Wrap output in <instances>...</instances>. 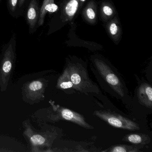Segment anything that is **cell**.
Segmentation results:
<instances>
[{
    "mask_svg": "<svg viewBox=\"0 0 152 152\" xmlns=\"http://www.w3.org/2000/svg\"><path fill=\"white\" fill-rule=\"evenodd\" d=\"M40 8L39 0H30L25 10L24 14L30 34H34L39 28L38 22L40 14Z\"/></svg>",
    "mask_w": 152,
    "mask_h": 152,
    "instance_id": "9",
    "label": "cell"
},
{
    "mask_svg": "<svg viewBox=\"0 0 152 152\" xmlns=\"http://www.w3.org/2000/svg\"><path fill=\"white\" fill-rule=\"evenodd\" d=\"M16 36L13 34L9 41L2 47L0 56V88L5 91L13 72L15 63L16 54Z\"/></svg>",
    "mask_w": 152,
    "mask_h": 152,
    "instance_id": "2",
    "label": "cell"
},
{
    "mask_svg": "<svg viewBox=\"0 0 152 152\" xmlns=\"http://www.w3.org/2000/svg\"><path fill=\"white\" fill-rule=\"evenodd\" d=\"M106 31L108 36L115 44H118L121 39L122 28L118 14L105 24Z\"/></svg>",
    "mask_w": 152,
    "mask_h": 152,
    "instance_id": "10",
    "label": "cell"
},
{
    "mask_svg": "<svg viewBox=\"0 0 152 152\" xmlns=\"http://www.w3.org/2000/svg\"><path fill=\"white\" fill-rule=\"evenodd\" d=\"M123 140L136 145H145L150 142V138L145 134H130L126 135L123 139Z\"/></svg>",
    "mask_w": 152,
    "mask_h": 152,
    "instance_id": "16",
    "label": "cell"
},
{
    "mask_svg": "<svg viewBox=\"0 0 152 152\" xmlns=\"http://www.w3.org/2000/svg\"><path fill=\"white\" fill-rule=\"evenodd\" d=\"M75 90L82 93L99 94L100 91L90 78L86 67L80 62L69 60L66 66Z\"/></svg>",
    "mask_w": 152,
    "mask_h": 152,
    "instance_id": "3",
    "label": "cell"
},
{
    "mask_svg": "<svg viewBox=\"0 0 152 152\" xmlns=\"http://www.w3.org/2000/svg\"><path fill=\"white\" fill-rule=\"evenodd\" d=\"M58 9V7L55 3L54 0H43L41 5L40 14L38 22V27L42 26L47 14H55Z\"/></svg>",
    "mask_w": 152,
    "mask_h": 152,
    "instance_id": "14",
    "label": "cell"
},
{
    "mask_svg": "<svg viewBox=\"0 0 152 152\" xmlns=\"http://www.w3.org/2000/svg\"><path fill=\"white\" fill-rule=\"evenodd\" d=\"M99 4V17L104 24L117 15V11L113 3L109 0H102Z\"/></svg>",
    "mask_w": 152,
    "mask_h": 152,
    "instance_id": "12",
    "label": "cell"
},
{
    "mask_svg": "<svg viewBox=\"0 0 152 152\" xmlns=\"http://www.w3.org/2000/svg\"><path fill=\"white\" fill-rule=\"evenodd\" d=\"M58 4V10L49 23L48 35L73 23L80 11L79 0H59Z\"/></svg>",
    "mask_w": 152,
    "mask_h": 152,
    "instance_id": "1",
    "label": "cell"
},
{
    "mask_svg": "<svg viewBox=\"0 0 152 152\" xmlns=\"http://www.w3.org/2000/svg\"><path fill=\"white\" fill-rule=\"evenodd\" d=\"M98 4L95 0H89L82 11L81 15L83 21L91 25H95L98 23Z\"/></svg>",
    "mask_w": 152,
    "mask_h": 152,
    "instance_id": "11",
    "label": "cell"
},
{
    "mask_svg": "<svg viewBox=\"0 0 152 152\" xmlns=\"http://www.w3.org/2000/svg\"><path fill=\"white\" fill-rule=\"evenodd\" d=\"M30 0H19V12L20 16H22L24 13L25 10L28 5Z\"/></svg>",
    "mask_w": 152,
    "mask_h": 152,
    "instance_id": "19",
    "label": "cell"
},
{
    "mask_svg": "<svg viewBox=\"0 0 152 152\" xmlns=\"http://www.w3.org/2000/svg\"><path fill=\"white\" fill-rule=\"evenodd\" d=\"M19 0H7V6L10 15L17 19L21 17L19 12Z\"/></svg>",
    "mask_w": 152,
    "mask_h": 152,
    "instance_id": "17",
    "label": "cell"
},
{
    "mask_svg": "<svg viewBox=\"0 0 152 152\" xmlns=\"http://www.w3.org/2000/svg\"><path fill=\"white\" fill-rule=\"evenodd\" d=\"M92 62L99 73L110 88L120 96H124L126 91L123 81L113 66L106 59L96 56L92 57Z\"/></svg>",
    "mask_w": 152,
    "mask_h": 152,
    "instance_id": "4",
    "label": "cell"
},
{
    "mask_svg": "<svg viewBox=\"0 0 152 152\" xmlns=\"http://www.w3.org/2000/svg\"><path fill=\"white\" fill-rule=\"evenodd\" d=\"M53 112L49 113L48 120L49 121L56 122L60 120H65L72 122L80 126L87 129H94L86 122L84 117L81 115L68 108L56 105L54 102L50 101Z\"/></svg>",
    "mask_w": 152,
    "mask_h": 152,
    "instance_id": "6",
    "label": "cell"
},
{
    "mask_svg": "<svg viewBox=\"0 0 152 152\" xmlns=\"http://www.w3.org/2000/svg\"><path fill=\"white\" fill-rule=\"evenodd\" d=\"M94 114L115 128L132 131L138 130L140 129L137 123L118 114L106 111H95Z\"/></svg>",
    "mask_w": 152,
    "mask_h": 152,
    "instance_id": "8",
    "label": "cell"
},
{
    "mask_svg": "<svg viewBox=\"0 0 152 152\" xmlns=\"http://www.w3.org/2000/svg\"><path fill=\"white\" fill-rule=\"evenodd\" d=\"M24 135L29 140L32 152H41V149L49 148L54 140V135L49 131H35L30 123H24Z\"/></svg>",
    "mask_w": 152,
    "mask_h": 152,
    "instance_id": "5",
    "label": "cell"
},
{
    "mask_svg": "<svg viewBox=\"0 0 152 152\" xmlns=\"http://www.w3.org/2000/svg\"><path fill=\"white\" fill-rule=\"evenodd\" d=\"M47 86V80L42 78L28 82L23 87V99L32 104L39 103L44 99Z\"/></svg>",
    "mask_w": 152,
    "mask_h": 152,
    "instance_id": "7",
    "label": "cell"
},
{
    "mask_svg": "<svg viewBox=\"0 0 152 152\" xmlns=\"http://www.w3.org/2000/svg\"><path fill=\"white\" fill-rule=\"evenodd\" d=\"M104 151L111 152H140L137 148L133 146L127 145H118L113 146L108 150Z\"/></svg>",
    "mask_w": 152,
    "mask_h": 152,
    "instance_id": "18",
    "label": "cell"
},
{
    "mask_svg": "<svg viewBox=\"0 0 152 152\" xmlns=\"http://www.w3.org/2000/svg\"><path fill=\"white\" fill-rule=\"evenodd\" d=\"M79 4H80V10H81V9L83 7V4L87 0H79Z\"/></svg>",
    "mask_w": 152,
    "mask_h": 152,
    "instance_id": "20",
    "label": "cell"
},
{
    "mask_svg": "<svg viewBox=\"0 0 152 152\" xmlns=\"http://www.w3.org/2000/svg\"><path fill=\"white\" fill-rule=\"evenodd\" d=\"M1 0H0V4H1Z\"/></svg>",
    "mask_w": 152,
    "mask_h": 152,
    "instance_id": "21",
    "label": "cell"
},
{
    "mask_svg": "<svg viewBox=\"0 0 152 152\" xmlns=\"http://www.w3.org/2000/svg\"><path fill=\"white\" fill-rule=\"evenodd\" d=\"M56 88L64 91L75 90L74 86L71 80L67 67H65L63 73L58 78Z\"/></svg>",
    "mask_w": 152,
    "mask_h": 152,
    "instance_id": "15",
    "label": "cell"
},
{
    "mask_svg": "<svg viewBox=\"0 0 152 152\" xmlns=\"http://www.w3.org/2000/svg\"><path fill=\"white\" fill-rule=\"evenodd\" d=\"M137 96L140 102L148 108H152V88L147 83L140 84L137 90Z\"/></svg>",
    "mask_w": 152,
    "mask_h": 152,
    "instance_id": "13",
    "label": "cell"
}]
</instances>
